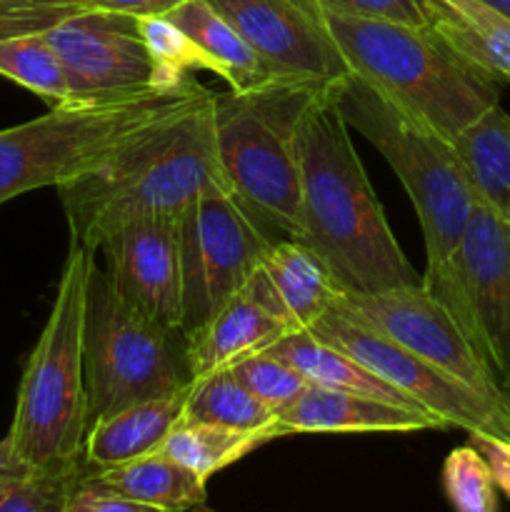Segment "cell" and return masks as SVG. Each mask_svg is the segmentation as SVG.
I'll use <instances>...</instances> for the list:
<instances>
[{
  "label": "cell",
  "instance_id": "1",
  "mask_svg": "<svg viewBox=\"0 0 510 512\" xmlns=\"http://www.w3.org/2000/svg\"><path fill=\"white\" fill-rule=\"evenodd\" d=\"M300 218L298 240L330 265L343 293H380L420 280L355 153L333 83L300 125Z\"/></svg>",
  "mask_w": 510,
  "mask_h": 512
},
{
  "label": "cell",
  "instance_id": "2",
  "mask_svg": "<svg viewBox=\"0 0 510 512\" xmlns=\"http://www.w3.org/2000/svg\"><path fill=\"white\" fill-rule=\"evenodd\" d=\"M213 100L158 125L95 173L58 188L73 238L98 253L125 225L180 218L208 190H230L215 148Z\"/></svg>",
  "mask_w": 510,
  "mask_h": 512
},
{
  "label": "cell",
  "instance_id": "3",
  "mask_svg": "<svg viewBox=\"0 0 510 512\" xmlns=\"http://www.w3.org/2000/svg\"><path fill=\"white\" fill-rule=\"evenodd\" d=\"M95 253L70 235L53 308L30 350L5 443L33 473L83 468L90 428L85 388V313Z\"/></svg>",
  "mask_w": 510,
  "mask_h": 512
},
{
  "label": "cell",
  "instance_id": "4",
  "mask_svg": "<svg viewBox=\"0 0 510 512\" xmlns=\"http://www.w3.org/2000/svg\"><path fill=\"white\" fill-rule=\"evenodd\" d=\"M210 95L213 90L185 78L173 88L130 98L55 105L48 115L0 130V205L95 173L130 143Z\"/></svg>",
  "mask_w": 510,
  "mask_h": 512
},
{
  "label": "cell",
  "instance_id": "5",
  "mask_svg": "<svg viewBox=\"0 0 510 512\" xmlns=\"http://www.w3.org/2000/svg\"><path fill=\"white\" fill-rule=\"evenodd\" d=\"M350 73L453 140L500 103V83L460 58L433 28L323 10Z\"/></svg>",
  "mask_w": 510,
  "mask_h": 512
},
{
  "label": "cell",
  "instance_id": "6",
  "mask_svg": "<svg viewBox=\"0 0 510 512\" xmlns=\"http://www.w3.org/2000/svg\"><path fill=\"white\" fill-rule=\"evenodd\" d=\"M325 85L270 80L215 93V148L230 188L258 223L300 238V125Z\"/></svg>",
  "mask_w": 510,
  "mask_h": 512
},
{
  "label": "cell",
  "instance_id": "7",
  "mask_svg": "<svg viewBox=\"0 0 510 512\" xmlns=\"http://www.w3.org/2000/svg\"><path fill=\"white\" fill-rule=\"evenodd\" d=\"M333 95L348 128L363 135L403 183L423 228L425 270L440 268L478 205L453 143L358 75L333 83Z\"/></svg>",
  "mask_w": 510,
  "mask_h": 512
},
{
  "label": "cell",
  "instance_id": "8",
  "mask_svg": "<svg viewBox=\"0 0 510 512\" xmlns=\"http://www.w3.org/2000/svg\"><path fill=\"white\" fill-rule=\"evenodd\" d=\"M193 383L188 335L120 298L95 265L85 313V388L90 423L130 403Z\"/></svg>",
  "mask_w": 510,
  "mask_h": 512
},
{
  "label": "cell",
  "instance_id": "9",
  "mask_svg": "<svg viewBox=\"0 0 510 512\" xmlns=\"http://www.w3.org/2000/svg\"><path fill=\"white\" fill-rule=\"evenodd\" d=\"M420 283L445 305L505 388L510 378V215L478 200L463 238Z\"/></svg>",
  "mask_w": 510,
  "mask_h": 512
},
{
  "label": "cell",
  "instance_id": "10",
  "mask_svg": "<svg viewBox=\"0 0 510 512\" xmlns=\"http://www.w3.org/2000/svg\"><path fill=\"white\" fill-rule=\"evenodd\" d=\"M183 320L193 335L245 288L273 243L230 190H208L180 213Z\"/></svg>",
  "mask_w": 510,
  "mask_h": 512
},
{
  "label": "cell",
  "instance_id": "11",
  "mask_svg": "<svg viewBox=\"0 0 510 512\" xmlns=\"http://www.w3.org/2000/svg\"><path fill=\"white\" fill-rule=\"evenodd\" d=\"M308 333L373 370L380 380L438 418L445 428H463L465 433L510 440V405L475 393L393 340L340 315L335 308H330Z\"/></svg>",
  "mask_w": 510,
  "mask_h": 512
},
{
  "label": "cell",
  "instance_id": "12",
  "mask_svg": "<svg viewBox=\"0 0 510 512\" xmlns=\"http://www.w3.org/2000/svg\"><path fill=\"white\" fill-rule=\"evenodd\" d=\"M333 308L435 365L475 393L510 405V395L488 363L470 345L445 305L420 280L380 293H343Z\"/></svg>",
  "mask_w": 510,
  "mask_h": 512
},
{
  "label": "cell",
  "instance_id": "13",
  "mask_svg": "<svg viewBox=\"0 0 510 512\" xmlns=\"http://www.w3.org/2000/svg\"><path fill=\"white\" fill-rule=\"evenodd\" d=\"M45 35L68 73L70 103L130 98L183 83L155 63L133 15L83 10Z\"/></svg>",
  "mask_w": 510,
  "mask_h": 512
},
{
  "label": "cell",
  "instance_id": "14",
  "mask_svg": "<svg viewBox=\"0 0 510 512\" xmlns=\"http://www.w3.org/2000/svg\"><path fill=\"white\" fill-rule=\"evenodd\" d=\"M275 80L330 85L350 68L315 0H208Z\"/></svg>",
  "mask_w": 510,
  "mask_h": 512
},
{
  "label": "cell",
  "instance_id": "15",
  "mask_svg": "<svg viewBox=\"0 0 510 512\" xmlns=\"http://www.w3.org/2000/svg\"><path fill=\"white\" fill-rule=\"evenodd\" d=\"M98 253L120 298L150 318L180 328L183 273L178 218L135 220L110 235Z\"/></svg>",
  "mask_w": 510,
  "mask_h": 512
},
{
  "label": "cell",
  "instance_id": "16",
  "mask_svg": "<svg viewBox=\"0 0 510 512\" xmlns=\"http://www.w3.org/2000/svg\"><path fill=\"white\" fill-rule=\"evenodd\" d=\"M285 335H290V328L270 303L260 270H255L245 288L188 338L193 380L233 368L240 360L268 350Z\"/></svg>",
  "mask_w": 510,
  "mask_h": 512
},
{
  "label": "cell",
  "instance_id": "17",
  "mask_svg": "<svg viewBox=\"0 0 510 512\" xmlns=\"http://www.w3.org/2000/svg\"><path fill=\"white\" fill-rule=\"evenodd\" d=\"M283 435L303 433H418L445 425L425 410L385 403L370 395L310 385L293 405L278 413Z\"/></svg>",
  "mask_w": 510,
  "mask_h": 512
},
{
  "label": "cell",
  "instance_id": "18",
  "mask_svg": "<svg viewBox=\"0 0 510 512\" xmlns=\"http://www.w3.org/2000/svg\"><path fill=\"white\" fill-rule=\"evenodd\" d=\"M188 390L190 385L160 398L138 400L93 420L85 435L83 463L93 470L113 468L160 450L175 423L183 418Z\"/></svg>",
  "mask_w": 510,
  "mask_h": 512
},
{
  "label": "cell",
  "instance_id": "19",
  "mask_svg": "<svg viewBox=\"0 0 510 512\" xmlns=\"http://www.w3.org/2000/svg\"><path fill=\"white\" fill-rule=\"evenodd\" d=\"M260 270L268 278L290 333H308L343 295L330 265L303 240H280L265 253Z\"/></svg>",
  "mask_w": 510,
  "mask_h": 512
},
{
  "label": "cell",
  "instance_id": "20",
  "mask_svg": "<svg viewBox=\"0 0 510 512\" xmlns=\"http://www.w3.org/2000/svg\"><path fill=\"white\" fill-rule=\"evenodd\" d=\"M83 473L98 488L155 510L190 512L198 505H205L208 483L160 450L113 468L93 470L83 463Z\"/></svg>",
  "mask_w": 510,
  "mask_h": 512
},
{
  "label": "cell",
  "instance_id": "21",
  "mask_svg": "<svg viewBox=\"0 0 510 512\" xmlns=\"http://www.w3.org/2000/svg\"><path fill=\"white\" fill-rule=\"evenodd\" d=\"M430 28L498 83H510V18L483 0H428Z\"/></svg>",
  "mask_w": 510,
  "mask_h": 512
},
{
  "label": "cell",
  "instance_id": "22",
  "mask_svg": "<svg viewBox=\"0 0 510 512\" xmlns=\"http://www.w3.org/2000/svg\"><path fill=\"white\" fill-rule=\"evenodd\" d=\"M450 143L478 200L510 215V115L495 103Z\"/></svg>",
  "mask_w": 510,
  "mask_h": 512
},
{
  "label": "cell",
  "instance_id": "23",
  "mask_svg": "<svg viewBox=\"0 0 510 512\" xmlns=\"http://www.w3.org/2000/svg\"><path fill=\"white\" fill-rule=\"evenodd\" d=\"M270 355L280 358L283 363L293 365L300 375L308 378L310 385H323V388L333 390H348V393L370 395V398L385 400V403L405 405V408H418L410 403L405 395L390 388L385 380H380L373 370L360 365L343 350L333 348V345L323 343V340L313 338L310 333H290L283 340L268 348Z\"/></svg>",
  "mask_w": 510,
  "mask_h": 512
},
{
  "label": "cell",
  "instance_id": "24",
  "mask_svg": "<svg viewBox=\"0 0 510 512\" xmlns=\"http://www.w3.org/2000/svg\"><path fill=\"white\" fill-rule=\"evenodd\" d=\"M168 18L223 68L230 90H250L275 80L248 40L208 0H185Z\"/></svg>",
  "mask_w": 510,
  "mask_h": 512
},
{
  "label": "cell",
  "instance_id": "25",
  "mask_svg": "<svg viewBox=\"0 0 510 512\" xmlns=\"http://www.w3.org/2000/svg\"><path fill=\"white\" fill-rule=\"evenodd\" d=\"M275 438H280L275 430H238L228 425L190 420L183 415L168 433L165 443L160 445V453L185 465L208 483L215 473L230 468Z\"/></svg>",
  "mask_w": 510,
  "mask_h": 512
},
{
  "label": "cell",
  "instance_id": "26",
  "mask_svg": "<svg viewBox=\"0 0 510 512\" xmlns=\"http://www.w3.org/2000/svg\"><path fill=\"white\" fill-rule=\"evenodd\" d=\"M183 415L190 420L228 425L238 430H275L283 438L278 428V413L255 398L230 370L195 378L185 398Z\"/></svg>",
  "mask_w": 510,
  "mask_h": 512
},
{
  "label": "cell",
  "instance_id": "27",
  "mask_svg": "<svg viewBox=\"0 0 510 512\" xmlns=\"http://www.w3.org/2000/svg\"><path fill=\"white\" fill-rule=\"evenodd\" d=\"M0 75L33 90L43 100L55 105L70 103V85L58 50L45 33L0 43Z\"/></svg>",
  "mask_w": 510,
  "mask_h": 512
},
{
  "label": "cell",
  "instance_id": "28",
  "mask_svg": "<svg viewBox=\"0 0 510 512\" xmlns=\"http://www.w3.org/2000/svg\"><path fill=\"white\" fill-rule=\"evenodd\" d=\"M443 493L455 512H498V488L473 445L450 450L443 463Z\"/></svg>",
  "mask_w": 510,
  "mask_h": 512
},
{
  "label": "cell",
  "instance_id": "29",
  "mask_svg": "<svg viewBox=\"0 0 510 512\" xmlns=\"http://www.w3.org/2000/svg\"><path fill=\"white\" fill-rule=\"evenodd\" d=\"M138 28L155 63L175 83L188 78V70H210L218 78H223V68L200 45H195L168 15L138 18Z\"/></svg>",
  "mask_w": 510,
  "mask_h": 512
},
{
  "label": "cell",
  "instance_id": "30",
  "mask_svg": "<svg viewBox=\"0 0 510 512\" xmlns=\"http://www.w3.org/2000/svg\"><path fill=\"white\" fill-rule=\"evenodd\" d=\"M228 370L255 398L263 400L275 413H283L288 405H293L310 388L305 375H300L293 365L270 355L268 350L250 355V358L240 360Z\"/></svg>",
  "mask_w": 510,
  "mask_h": 512
},
{
  "label": "cell",
  "instance_id": "31",
  "mask_svg": "<svg viewBox=\"0 0 510 512\" xmlns=\"http://www.w3.org/2000/svg\"><path fill=\"white\" fill-rule=\"evenodd\" d=\"M78 475L80 473H25L3 478L0 480V512H60Z\"/></svg>",
  "mask_w": 510,
  "mask_h": 512
},
{
  "label": "cell",
  "instance_id": "32",
  "mask_svg": "<svg viewBox=\"0 0 510 512\" xmlns=\"http://www.w3.org/2000/svg\"><path fill=\"white\" fill-rule=\"evenodd\" d=\"M83 10H88L85 0H0V43L48 33Z\"/></svg>",
  "mask_w": 510,
  "mask_h": 512
},
{
  "label": "cell",
  "instance_id": "33",
  "mask_svg": "<svg viewBox=\"0 0 510 512\" xmlns=\"http://www.w3.org/2000/svg\"><path fill=\"white\" fill-rule=\"evenodd\" d=\"M320 10L343 15H358V18L393 20V23L430 25L428 0H315Z\"/></svg>",
  "mask_w": 510,
  "mask_h": 512
},
{
  "label": "cell",
  "instance_id": "34",
  "mask_svg": "<svg viewBox=\"0 0 510 512\" xmlns=\"http://www.w3.org/2000/svg\"><path fill=\"white\" fill-rule=\"evenodd\" d=\"M60 512H163L148 508V505L130 503V500L118 498V495L108 493V490L98 488L95 483H90L85 478V473L80 470V475L75 478L73 488H70L68 500H65L63 510Z\"/></svg>",
  "mask_w": 510,
  "mask_h": 512
},
{
  "label": "cell",
  "instance_id": "35",
  "mask_svg": "<svg viewBox=\"0 0 510 512\" xmlns=\"http://www.w3.org/2000/svg\"><path fill=\"white\" fill-rule=\"evenodd\" d=\"M468 443L478 450L488 463L490 475L495 480V488L510 498V440L495 438V435L485 433H468Z\"/></svg>",
  "mask_w": 510,
  "mask_h": 512
},
{
  "label": "cell",
  "instance_id": "36",
  "mask_svg": "<svg viewBox=\"0 0 510 512\" xmlns=\"http://www.w3.org/2000/svg\"><path fill=\"white\" fill-rule=\"evenodd\" d=\"M185 0H85L88 10H105V13L133 15V18H148V15H168Z\"/></svg>",
  "mask_w": 510,
  "mask_h": 512
},
{
  "label": "cell",
  "instance_id": "37",
  "mask_svg": "<svg viewBox=\"0 0 510 512\" xmlns=\"http://www.w3.org/2000/svg\"><path fill=\"white\" fill-rule=\"evenodd\" d=\"M25 473H33V470L25 468V465L15 458L13 450L8 448V443L0 440V480L15 478V475H25Z\"/></svg>",
  "mask_w": 510,
  "mask_h": 512
},
{
  "label": "cell",
  "instance_id": "38",
  "mask_svg": "<svg viewBox=\"0 0 510 512\" xmlns=\"http://www.w3.org/2000/svg\"><path fill=\"white\" fill-rule=\"evenodd\" d=\"M483 3H488L490 8H495L498 13H503L505 18H510V0H483Z\"/></svg>",
  "mask_w": 510,
  "mask_h": 512
},
{
  "label": "cell",
  "instance_id": "39",
  "mask_svg": "<svg viewBox=\"0 0 510 512\" xmlns=\"http://www.w3.org/2000/svg\"><path fill=\"white\" fill-rule=\"evenodd\" d=\"M190 512H215V510H210L208 505H198V508H193Z\"/></svg>",
  "mask_w": 510,
  "mask_h": 512
},
{
  "label": "cell",
  "instance_id": "40",
  "mask_svg": "<svg viewBox=\"0 0 510 512\" xmlns=\"http://www.w3.org/2000/svg\"><path fill=\"white\" fill-rule=\"evenodd\" d=\"M505 393H508V395H510V378H508V380H505Z\"/></svg>",
  "mask_w": 510,
  "mask_h": 512
}]
</instances>
